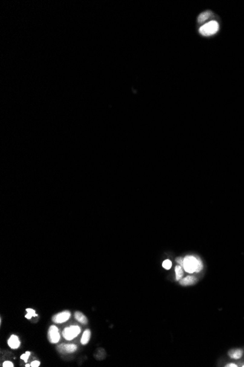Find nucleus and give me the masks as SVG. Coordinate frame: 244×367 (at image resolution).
<instances>
[{
  "label": "nucleus",
  "instance_id": "obj_5",
  "mask_svg": "<svg viewBox=\"0 0 244 367\" xmlns=\"http://www.w3.org/2000/svg\"><path fill=\"white\" fill-rule=\"evenodd\" d=\"M71 313L69 311H64L58 313L52 317V321L55 323H63L70 318Z\"/></svg>",
  "mask_w": 244,
  "mask_h": 367
},
{
  "label": "nucleus",
  "instance_id": "obj_8",
  "mask_svg": "<svg viewBox=\"0 0 244 367\" xmlns=\"http://www.w3.org/2000/svg\"><path fill=\"white\" fill-rule=\"evenodd\" d=\"M20 345L21 342L20 341H19L18 337L15 336V335H12L8 339V345L10 348L17 349L18 348Z\"/></svg>",
  "mask_w": 244,
  "mask_h": 367
},
{
  "label": "nucleus",
  "instance_id": "obj_20",
  "mask_svg": "<svg viewBox=\"0 0 244 367\" xmlns=\"http://www.w3.org/2000/svg\"><path fill=\"white\" fill-rule=\"evenodd\" d=\"M40 362L39 361H32L31 363V366H32V367H38V366H40Z\"/></svg>",
  "mask_w": 244,
  "mask_h": 367
},
{
  "label": "nucleus",
  "instance_id": "obj_15",
  "mask_svg": "<svg viewBox=\"0 0 244 367\" xmlns=\"http://www.w3.org/2000/svg\"><path fill=\"white\" fill-rule=\"evenodd\" d=\"M162 267L166 270H169L172 267V262L170 259H165L162 263Z\"/></svg>",
  "mask_w": 244,
  "mask_h": 367
},
{
  "label": "nucleus",
  "instance_id": "obj_17",
  "mask_svg": "<svg viewBox=\"0 0 244 367\" xmlns=\"http://www.w3.org/2000/svg\"><path fill=\"white\" fill-rule=\"evenodd\" d=\"M29 355H30V352H25V354L22 355L21 356V358L22 360H24V361L26 363L27 362V360H28V358H29Z\"/></svg>",
  "mask_w": 244,
  "mask_h": 367
},
{
  "label": "nucleus",
  "instance_id": "obj_22",
  "mask_svg": "<svg viewBox=\"0 0 244 367\" xmlns=\"http://www.w3.org/2000/svg\"><path fill=\"white\" fill-rule=\"evenodd\" d=\"M243 367H244V365H243Z\"/></svg>",
  "mask_w": 244,
  "mask_h": 367
},
{
  "label": "nucleus",
  "instance_id": "obj_2",
  "mask_svg": "<svg viewBox=\"0 0 244 367\" xmlns=\"http://www.w3.org/2000/svg\"><path fill=\"white\" fill-rule=\"evenodd\" d=\"M197 267V257L194 256H187L184 259V269L189 273L196 272Z\"/></svg>",
  "mask_w": 244,
  "mask_h": 367
},
{
  "label": "nucleus",
  "instance_id": "obj_21",
  "mask_svg": "<svg viewBox=\"0 0 244 367\" xmlns=\"http://www.w3.org/2000/svg\"><path fill=\"white\" fill-rule=\"evenodd\" d=\"M225 366L226 367H237L238 366H237L236 364H235V363H228V364L226 365Z\"/></svg>",
  "mask_w": 244,
  "mask_h": 367
},
{
  "label": "nucleus",
  "instance_id": "obj_12",
  "mask_svg": "<svg viewBox=\"0 0 244 367\" xmlns=\"http://www.w3.org/2000/svg\"><path fill=\"white\" fill-rule=\"evenodd\" d=\"M175 280L180 281L184 275V270H183V268H182V266L179 265H178L175 266Z\"/></svg>",
  "mask_w": 244,
  "mask_h": 367
},
{
  "label": "nucleus",
  "instance_id": "obj_3",
  "mask_svg": "<svg viewBox=\"0 0 244 367\" xmlns=\"http://www.w3.org/2000/svg\"><path fill=\"white\" fill-rule=\"evenodd\" d=\"M80 333V327L77 325H72L70 327L64 328V330L62 332L63 337L66 340L70 341L73 340L75 337L78 336L79 333Z\"/></svg>",
  "mask_w": 244,
  "mask_h": 367
},
{
  "label": "nucleus",
  "instance_id": "obj_16",
  "mask_svg": "<svg viewBox=\"0 0 244 367\" xmlns=\"http://www.w3.org/2000/svg\"><path fill=\"white\" fill-rule=\"evenodd\" d=\"M203 268V262H202L201 259H200V257H197V270L196 272H197V273H199L200 270H202V269Z\"/></svg>",
  "mask_w": 244,
  "mask_h": 367
},
{
  "label": "nucleus",
  "instance_id": "obj_10",
  "mask_svg": "<svg viewBox=\"0 0 244 367\" xmlns=\"http://www.w3.org/2000/svg\"><path fill=\"white\" fill-rule=\"evenodd\" d=\"M74 317L79 322L82 323V324L86 325L88 322V319L86 318V316L84 315L82 312H75Z\"/></svg>",
  "mask_w": 244,
  "mask_h": 367
},
{
  "label": "nucleus",
  "instance_id": "obj_11",
  "mask_svg": "<svg viewBox=\"0 0 244 367\" xmlns=\"http://www.w3.org/2000/svg\"><path fill=\"white\" fill-rule=\"evenodd\" d=\"M90 338H91L90 330L86 329L85 331L83 332L81 340H80V343H81L83 345H86V344L89 343V340H90Z\"/></svg>",
  "mask_w": 244,
  "mask_h": 367
},
{
  "label": "nucleus",
  "instance_id": "obj_14",
  "mask_svg": "<svg viewBox=\"0 0 244 367\" xmlns=\"http://www.w3.org/2000/svg\"><path fill=\"white\" fill-rule=\"evenodd\" d=\"M26 312H27V314L25 316L26 318L30 319L32 317H37V314L35 313V311L34 309H26Z\"/></svg>",
  "mask_w": 244,
  "mask_h": 367
},
{
  "label": "nucleus",
  "instance_id": "obj_7",
  "mask_svg": "<svg viewBox=\"0 0 244 367\" xmlns=\"http://www.w3.org/2000/svg\"><path fill=\"white\" fill-rule=\"evenodd\" d=\"M179 282H180L181 285L182 286H191L195 284L196 282H197V279L196 277L189 275V276H187L186 278L181 279Z\"/></svg>",
  "mask_w": 244,
  "mask_h": 367
},
{
  "label": "nucleus",
  "instance_id": "obj_6",
  "mask_svg": "<svg viewBox=\"0 0 244 367\" xmlns=\"http://www.w3.org/2000/svg\"><path fill=\"white\" fill-rule=\"evenodd\" d=\"M57 349L61 353H73L77 350V346L73 344H61L58 346Z\"/></svg>",
  "mask_w": 244,
  "mask_h": 367
},
{
  "label": "nucleus",
  "instance_id": "obj_18",
  "mask_svg": "<svg viewBox=\"0 0 244 367\" xmlns=\"http://www.w3.org/2000/svg\"><path fill=\"white\" fill-rule=\"evenodd\" d=\"M4 367H13V363L10 361H5L3 363V366Z\"/></svg>",
  "mask_w": 244,
  "mask_h": 367
},
{
  "label": "nucleus",
  "instance_id": "obj_13",
  "mask_svg": "<svg viewBox=\"0 0 244 367\" xmlns=\"http://www.w3.org/2000/svg\"><path fill=\"white\" fill-rule=\"evenodd\" d=\"M210 15H211V14H210L209 11H205L204 13H202L200 15H199V17H198V22L200 23L205 22V21L208 20V19L210 18Z\"/></svg>",
  "mask_w": 244,
  "mask_h": 367
},
{
  "label": "nucleus",
  "instance_id": "obj_9",
  "mask_svg": "<svg viewBox=\"0 0 244 367\" xmlns=\"http://www.w3.org/2000/svg\"><path fill=\"white\" fill-rule=\"evenodd\" d=\"M228 355H229V357L233 358V359H239L243 355V350L240 349H233L229 351Z\"/></svg>",
  "mask_w": 244,
  "mask_h": 367
},
{
  "label": "nucleus",
  "instance_id": "obj_4",
  "mask_svg": "<svg viewBox=\"0 0 244 367\" xmlns=\"http://www.w3.org/2000/svg\"><path fill=\"white\" fill-rule=\"evenodd\" d=\"M48 338L50 343H57L60 339V334L59 333V329L57 326L51 325L48 329Z\"/></svg>",
  "mask_w": 244,
  "mask_h": 367
},
{
  "label": "nucleus",
  "instance_id": "obj_1",
  "mask_svg": "<svg viewBox=\"0 0 244 367\" xmlns=\"http://www.w3.org/2000/svg\"><path fill=\"white\" fill-rule=\"evenodd\" d=\"M219 29V23L216 22V21H210V22L203 24V25L200 28L199 32L203 36L209 37L213 35L216 33L218 32Z\"/></svg>",
  "mask_w": 244,
  "mask_h": 367
},
{
  "label": "nucleus",
  "instance_id": "obj_19",
  "mask_svg": "<svg viewBox=\"0 0 244 367\" xmlns=\"http://www.w3.org/2000/svg\"><path fill=\"white\" fill-rule=\"evenodd\" d=\"M176 262L178 263L179 265L184 266V259L182 257H178L176 258Z\"/></svg>",
  "mask_w": 244,
  "mask_h": 367
}]
</instances>
